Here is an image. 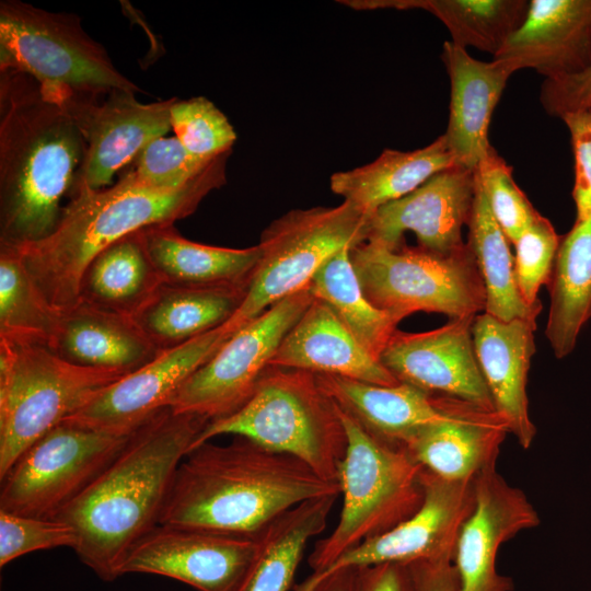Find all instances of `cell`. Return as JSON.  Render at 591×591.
Here are the masks:
<instances>
[{"label": "cell", "instance_id": "obj_23", "mask_svg": "<svg viewBox=\"0 0 591 591\" xmlns=\"http://www.w3.org/2000/svg\"><path fill=\"white\" fill-rule=\"evenodd\" d=\"M441 58L451 86L443 136L455 165L476 170L493 148L488 140L491 116L514 70L503 60H477L451 40L444 42Z\"/></svg>", "mask_w": 591, "mask_h": 591}, {"label": "cell", "instance_id": "obj_27", "mask_svg": "<svg viewBox=\"0 0 591 591\" xmlns=\"http://www.w3.org/2000/svg\"><path fill=\"white\" fill-rule=\"evenodd\" d=\"M162 283L186 288H248L260 257L258 245L228 248L199 244L173 224L140 230Z\"/></svg>", "mask_w": 591, "mask_h": 591}, {"label": "cell", "instance_id": "obj_32", "mask_svg": "<svg viewBox=\"0 0 591 591\" xmlns=\"http://www.w3.org/2000/svg\"><path fill=\"white\" fill-rule=\"evenodd\" d=\"M337 497L306 500L262 531L256 556L236 591H288L309 541L325 530Z\"/></svg>", "mask_w": 591, "mask_h": 591}, {"label": "cell", "instance_id": "obj_26", "mask_svg": "<svg viewBox=\"0 0 591 591\" xmlns=\"http://www.w3.org/2000/svg\"><path fill=\"white\" fill-rule=\"evenodd\" d=\"M508 433L507 421L495 409L470 404L460 413L421 428L403 448L433 475L466 480L497 464Z\"/></svg>", "mask_w": 591, "mask_h": 591}, {"label": "cell", "instance_id": "obj_17", "mask_svg": "<svg viewBox=\"0 0 591 591\" xmlns=\"http://www.w3.org/2000/svg\"><path fill=\"white\" fill-rule=\"evenodd\" d=\"M474 318L420 333L396 329L379 360L399 383L495 409L475 354Z\"/></svg>", "mask_w": 591, "mask_h": 591}, {"label": "cell", "instance_id": "obj_44", "mask_svg": "<svg viewBox=\"0 0 591 591\" xmlns=\"http://www.w3.org/2000/svg\"><path fill=\"white\" fill-rule=\"evenodd\" d=\"M407 566L413 591H459V575L451 559L420 560Z\"/></svg>", "mask_w": 591, "mask_h": 591}, {"label": "cell", "instance_id": "obj_46", "mask_svg": "<svg viewBox=\"0 0 591 591\" xmlns=\"http://www.w3.org/2000/svg\"><path fill=\"white\" fill-rule=\"evenodd\" d=\"M357 568L339 569L322 579L313 591H357Z\"/></svg>", "mask_w": 591, "mask_h": 591}, {"label": "cell", "instance_id": "obj_24", "mask_svg": "<svg viewBox=\"0 0 591 591\" xmlns=\"http://www.w3.org/2000/svg\"><path fill=\"white\" fill-rule=\"evenodd\" d=\"M270 366L383 386L399 383L366 351L333 310L316 298L285 336Z\"/></svg>", "mask_w": 591, "mask_h": 591}, {"label": "cell", "instance_id": "obj_20", "mask_svg": "<svg viewBox=\"0 0 591 591\" xmlns=\"http://www.w3.org/2000/svg\"><path fill=\"white\" fill-rule=\"evenodd\" d=\"M552 80L591 66V0H530L524 22L494 57Z\"/></svg>", "mask_w": 591, "mask_h": 591}, {"label": "cell", "instance_id": "obj_11", "mask_svg": "<svg viewBox=\"0 0 591 591\" xmlns=\"http://www.w3.org/2000/svg\"><path fill=\"white\" fill-rule=\"evenodd\" d=\"M134 432L61 422L31 445L0 478V510L55 518L117 456Z\"/></svg>", "mask_w": 591, "mask_h": 591}, {"label": "cell", "instance_id": "obj_33", "mask_svg": "<svg viewBox=\"0 0 591 591\" xmlns=\"http://www.w3.org/2000/svg\"><path fill=\"white\" fill-rule=\"evenodd\" d=\"M466 227V242L485 286V313L506 322L515 318L536 321L542 303L530 305L520 293L511 243L493 216L477 173L474 205Z\"/></svg>", "mask_w": 591, "mask_h": 591}, {"label": "cell", "instance_id": "obj_8", "mask_svg": "<svg viewBox=\"0 0 591 591\" xmlns=\"http://www.w3.org/2000/svg\"><path fill=\"white\" fill-rule=\"evenodd\" d=\"M0 70L31 76L43 94L101 96L115 90L142 93L113 63L102 44L73 13L50 12L18 0L0 2Z\"/></svg>", "mask_w": 591, "mask_h": 591}, {"label": "cell", "instance_id": "obj_13", "mask_svg": "<svg viewBox=\"0 0 591 591\" xmlns=\"http://www.w3.org/2000/svg\"><path fill=\"white\" fill-rule=\"evenodd\" d=\"M425 497L418 511L390 531L363 541L327 568L312 572L293 591H313L328 575L344 568L420 560H453L461 528L475 503V477L448 480L422 471Z\"/></svg>", "mask_w": 591, "mask_h": 591}, {"label": "cell", "instance_id": "obj_38", "mask_svg": "<svg viewBox=\"0 0 591 591\" xmlns=\"http://www.w3.org/2000/svg\"><path fill=\"white\" fill-rule=\"evenodd\" d=\"M476 173L495 220L514 244L540 213L514 182L511 166L494 148L482 160Z\"/></svg>", "mask_w": 591, "mask_h": 591}, {"label": "cell", "instance_id": "obj_39", "mask_svg": "<svg viewBox=\"0 0 591 591\" xmlns=\"http://www.w3.org/2000/svg\"><path fill=\"white\" fill-rule=\"evenodd\" d=\"M217 158L197 157L190 153L175 136H163L147 144L127 171L146 186L172 190L185 186L201 175Z\"/></svg>", "mask_w": 591, "mask_h": 591}, {"label": "cell", "instance_id": "obj_1", "mask_svg": "<svg viewBox=\"0 0 591 591\" xmlns=\"http://www.w3.org/2000/svg\"><path fill=\"white\" fill-rule=\"evenodd\" d=\"M209 420L163 409L55 519L76 532L79 559L99 578L121 577L131 548L159 525L176 471Z\"/></svg>", "mask_w": 591, "mask_h": 591}, {"label": "cell", "instance_id": "obj_18", "mask_svg": "<svg viewBox=\"0 0 591 591\" xmlns=\"http://www.w3.org/2000/svg\"><path fill=\"white\" fill-rule=\"evenodd\" d=\"M476 193V170L452 166L408 195L375 210L368 219L367 241L389 248L415 233L418 247L440 255L464 248L462 229L467 225Z\"/></svg>", "mask_w": 591, "mask_h": 591}, {"label": "cell", "instance_id": "obj_29", "mask_svg": "<svg viewBox=\"0 0 591 591\" xmlns=\"http://www.w3.org/2000/svg\"><path fill=\"white\" fill-rule=\"evenodd\" d=\"M455 166L443 135L413 151L385 149L372 162L331 176L333 193L367 216L422 185L434 174Z\"/></svg>", "mask_w": 591, "mask_h": 591}, {"label": "cell", "instance_id": "obj_37", "mask_svg": "<svg viewBox=\"0 0 591 591\" xmlns=\"http://www.w3.org/2000/svg\"><path fill=\"white\" fill-rule=\"evenodd\" d=\"M175 137L193 154L215 159L231 152L236 132L228 117L208 99L175 100L171 106Z\"/></svg>", "mask_w": 591, "mask_h": 591}, {"label": "cell", "instance_id": "obj_5", "mask_svg": "<svg viewBox=\"0 0 591 591\" xmlns=\"http://www.w3.org/2000/svg\"><path fill=\"white\" fill-rule=\"evenodd\" d=\"M233 434L296 457L318 476L337 482L346 432L336 403L313 372L270 366L251 398L235 413L209 421L190 450Z\"/></svg>", "mask_w": 591, "mask_h": 591}, {"label": "cell", "instance_id": "obj_4", "mask_svg": "<svg viewBox=\"0 0 591 591\" xmlns=\"http://www.w3.org/2000/svg\"><path fill=\"white\" fill-rule=\"evenodd\" d=\"M230 153L219 155L201 175L177 189L151 188L129 171L109 187H76L55 230L40 241L16 246L49 306L63 313L78 305L85 267L115 241L190 216L211 190L225 183Z\"/></svg>", "mask_w": 591, "mask_h": 591}, {"label": "cell", "instance_id": "obj_30", "mask_svg": "<svg viewBox=\"0 0 591 591\" xmlns=\"http://www.w3.org/2000/svg\"><path fill=\"white\" fill-rule=\"evenodd\" d=\"M547 341L558 359L570 355L591 317V218L560 236L551 279Z\"/></svg>", "mask_w": 591, "mask_h": 591}, {"label": "cell", "instance_id": "obj_7", "mask_svg": "<svg viewBox=\"0 0 591 591\" xmlns=\"http://www.w3.org/2000/svg\"><path fill=\"white\" fill-rule=\"evenodd\" d=\"M126 374L72 364L42 339L0 336V478L38 439Z\"/></svg>", "mask_w": 591, "mask_h": 591}, {"label": "cell", "instance_id": "obj_45", "mask_svg": "<svg viewBox=\"0 0 591 591\" xmlns=\"http://www.w3.org/2000/svg\"><path fill=\"white\" fill-rule=\"evenodd\" d=\"M357 569V591H413L407 565L389 563Z\"/></svg>", "mask_w": 591, "mask_h": 591}, {"label": "cell", "instance_id": "obj_21", "mask_svg": "<svg viewBox=\"0 0 591 591\" xmlns=\"http://www.w3.org/2000/svg\"><path fill=\"white\" fill-rule=\"evenodd\" d=\"M535 329L536 321L506 322L485 312L475 316L472 327L476 358L494 408L523 449H529L536 436L526 392Z\"/></svg>", "mask_w": 591, "mask_h": 591}, {"label": "cell", "instance_id": "obj_25", "mask_svg": "<svg viewBox=\"0 0 591 591\" xmlns=\"http://www.w3.org/2000/svg\"><path fill=\"white\" fill-rule=\"evenodd\" d=\"M46 344L72 364L127 374L160 354L132 317L84 302L58 313Z\"/></svg>", "mask_w": 591, "mask_h": 591}, {"label": "cell", "instance_id": "obj_16", "mask_svg": "<svg viewBox=\"0 0 591 591\" xmlns=\"http://www.w3.org/2000/svg\"><path fill=\"white\" fill-rule=\"evenodd\" d=\"M257 535L159 524L129 552L126 573H151L198 591H236L258 549Z\"/></svg>", "mask_w": 591, "mask_h": 591}, {"label": "cell", "instance_id": "obj_2", "mask_svg": "<svg viewBox=\"0 0 591 591\" xmlns=\"http://www.w3.org/2000/svg\"><path fill=\"white\" fill-rule=\"evenodd\" d=\"M339 494L338 482L293 456L242 437L208 441L181 462L159 524L253 536L306 500Z\"/></svg>", "mask_w": 591, "mask_h": 591}, {"label": "cell", "instance_id": "obj_31", "mask_svg": "<svg viewBox=\"0 0 591 591\" xmlns=\"http://www.w3.org/2000/svg\"><path fill=\"white\" fill-rule=\"evenodd\" d=\"M161 283L139 230L115 241L89 263L80 281V302L134 317Z\"/></svg>", "mask_w": 591, "mask_h": 591}, {"label": "cell", "instance_id": "obj_43", "mask_svg": "<svg viewBox=\"0 0 591 591\" xmlns=\"http://www.w3.org/2000/svg\"><path fill=\"white\" fill-rule=\"evenodd\" d=\"M544 109L561 119L565 115L591 108V66L557 79L544 80L540 95Z\"/></svg>", "mask_w": 591, "mask_h": 591}, {"label": "cell", "instance_id": "obj_36", "mask_svg": "<svg viewBox=\"0 0 591 591\" xmlns=\"http://www.w3.org/2000/svg\"><path fill=\"white\" fill-rule=\"evenodd\" d=\"M55 312L36 287L16 246L0 244V336L47 340Z\"/></svg>", "mask_w": 591, "mask_h": 591}, {"label": "cell", "instance_id": "obj_42", "mask_svg": "<svg viewBox=\"0 0 591 591\" xmlns=\"http://www.w3.org/2000/svg\"><path fill=\"white\" fill-rule=\"evenodd\" d=\"M561 119L569 130L573 153L576 222H582L591 218V108L569 113Z\"/></svg>", "mask_w": 591, "mask_h": 591}, {"label": "cell", "instance_id": "obj_14", "mask_svg": "<svg viewBox=\"0 0 591 591\" xmlns=\"http://www.w3.org/2000/svg\"><path fill=\"white\" fill-rule=\"evenodd\" d=\"M175 100L141 103L136 92L127 90L101 96L67 94L53 100L70 115L86 143L73 189L107 187L147 144L172 129L170 112Z\"/></svg>", "mask_w": 591, "mask_h": 591}, {"label": "cell", "instance_id": "obj_35", "mask_svg": "<svg viewBox=\"0 0 591 591\" xmlns=\"http://www.w3.org/2000/svg\"><path fill=\"white\" fill-rule=\"evenodd\" d=\"M350 250L345 247L331 257L309 287L314 298L325 302L366 351L379 360L401 321L367 299L354 269Z\"/></svg>", "mask_w": 591, "mask_h": 591}, {"label": "cell", "instance_id": "obj_15", "mask_svg": "<svg viewBox=\"0 0 591 591\" xmlns=\"http://www.w3.org/2000/svg\"><path fill=\"white\" fill-rule=\"evenodd\" d=\"M231 335L221 327L154 359L101 390L63 422L116 433H131L170 405L186 380Z\"/></svg>", "mask_w": 591, "mask_h": 591}, {"label": "cell", "instance_id": "obj_28", "mask_svg": "<svg viewBox=\"0 0 591 591\" xmlns=\"http://www.w3.org/2000/svg\"><path fill=\"white\" fill-rule=\"evenodd\" d=\"M247 289L161 283L132 318L162 352L224 325L242 304Z\"/></svg>", "mask_w": 591, "mask_h": 591}, {"label": "cell", "instance_id": "obj_34", "mask_svg": "<svg viewBox=\"0 0 591 591\" xmlns=\"http://www.w3.org/2000/svg\"><path fill=\"white\" fill-rule=\"evenodd\" d=\"M372 8L422 9L449 30L451 42L495 57L525 20L528 0H374Z\"/></svg>", "mask_w": 591, "mask_h": 591}, {"label": "cell", "instance_id": "obj_40", "mask_svg": "<svg viewBox=\"0 0 591 591\" xmlns=\"http://www.w3.org/2000/svg\"><path fill=\"white\" fill-rule=\"evenodd\" d=\"M560 236L541 213L514 245V271L521 296L530 305L541 303L537 293L551 279Z\"/></svg>", "mask_w": 591, "mask_h": 591}, {"label": "cell", "instance_id": "obj_12", "mask_svg": "<svg viewBox=\"0 0 591 591\" xmlns=\"http://www.w3.org/2000/svg\"><path fill=\"white\" fill-rule=\"evenodd\" d=\"M314 296L310 287L276 302L233 333L182 385L170 408L209 421L239 410L253 395L282 339Z\"/></svg>", "mask_w": 591, "mask_h": 591}, {"label": "cell", "instance_id": "obj_3", "mask_svg": "<svg viewBox=\"0 0 591 591\" xmlns=\"http://www.w3.org/2000/svg\"><path fill=\"white\" fill-rule=\"evenodd\" d=\"M85 150L76 123L36 80L0 70V244L34 243L55 230Z\"/></svg>", "mask_w": 591, "mask_h": 591}, {"label": "cell", "instance_id": "obj_41", "mask_svg": "<svg viewBox=\"0 0 591 591\" xmlns=\"http://www.w3.org/2000/svg\"><path fill=\"white\" fill-rule=\"evenodd\" d=\"M74 530L55 518L21 515L0 510V566L28 553L56 547H73Z\"/></svg>", "mask_w": 591, "mask_h": 591}, {"label": "cell", "instance_id": "obj_6", "mask_svg": "<svg viewBox=\"0 0 591 591\" xmlns=\"http://www.w3.org/2000/svg\"><path fill=\"white\" fill-rule=\"evenodd\" d=\"M338 412L347 438L337 472L343 508L335 529L317 541L308 558L313 572L410 518L425 497L424 467L403 447L374 437L339 407Z\"/></svg>", "mask_w": 591, "mask_h": 591}, {"label": "cell", "instance_id": "obj_19", "mask_svg": "<svg viewBox=\"0 0 591 591\" xmlns=\"http://www.w3.org/2000/svg\"><path fill=\"white\" fill-rule=\"evenodd\" d=\"M540 523L525 493L510 485L497 472V464L479 472L475 476L474 508L461 528L453 557L459 591H513L512 579L496 569L498 549Z\"/></svg>", "mask_w": 591, "mask_h": 591}, {"label": "cell", "instance_id": "obj_9", "mask_svg": "<svg viewBox=\"0 0 591 591\" xmlns=\"http://www.w3.org/2000/svg\"><path fill=\"white\" fill-rule=\"evenodd\" d=\"M350 259L367 299L399 321L416 312L449 320L485 312V286L467 242L450 255L363 242L350 250Z\"/></svg>", "mask_w": 591, "mask_h": 591}, {"label": "cell", "instance_id": "obj_10", "mask_svg": "<svg viewBox=\"0 0 591 591\" xmlns=\"http://www.w3.org/2000/svg\"><path fill=\"white\" fill-rule=\"evenodd\" d=\"M368 219L344 200L335 207L293 209L273 221L257 244L260 257L246 296L222 331L232 335L276 302L306 288L336 253L367 241Z\"/></svg>", "mask_w": 591, "mask_h": 591}, {"label": "cell", "instance_id": "obj_22", "mask_svg": "<svg viewBox=\"0 0 591 591\" xmlns=\"http://www.w3.org/2000/svg\"><path fill=\"white\" fill-rule=\"evenodd\" d=\"M325 393L368 432L403 447L421 428L447 419L471 403L431 394L406 383L371 384L332 374H316Z\"/></svg>", "mask_w": 591, "mask_h": 591}]
</instances>
